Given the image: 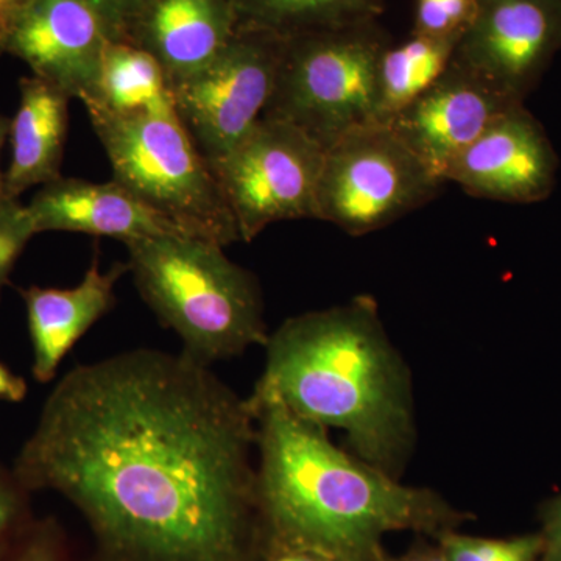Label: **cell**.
<instances>
[{
	"label": "cell",
	"instance_id": "cell-16",
	"mask_svg": "<svg viewBox=\"0 0 561 561\" xmlns=\"http://www.w3.org/2000/svg\"><path fill=\"white\" fill-rule=\"evenodd\" d=\"M128 264L103 272L98 257L72 289L32 286L21 290L32 342V373L49 382L77 342L114 306L117 280Z\"/></svg>",
	"mask_w": 561,
	"mask_h": 561
},
{
	"label": "cell",
	"instance_id": "cell-15",
	"mask_svg": "<svg viewBox=\"0 0 561 561\" xmlns=\"http://www.w3.org/2000/svg\"><path fill=\"white\" fill-rule=\"evenodd\" d=\"M236 35L232 0H149L128 41L153 55L175 83L208 65Z\"/></svg>",
	"mask_w": 561,
	"mask_h": 561
},
{
	"label": "cell",
	"instance_id": "cell-32",
	"mask_svg": "<svg viewBox=\"0 0 561 561\" xmlns=\"http://www.w3.org/2000/svg\"><path fill=\"white\" fill-rule=\"evenodd\" d=\"M11 119L5 116H0V151H2L3 144L10 135ZM0 198H3V173L0 172Z\"/></svg>",
	"mask_w": 561,
	"mask_h": 561
},
{
	"label": "cell",
	"instance_id": "cell-26",
	"mask_svg": "<svg viewBox=\"0 0 561 561\" xmlns=\"http://www.w3.org/2000/svg\"><path fill=\"white\" fill-rule=\"evenodd\" d=\"M27 491L18 481L14 472L0 467V540L16 523L22 508V493Z\"/></svg>",
	"mask_w": 561,
	"mask_h": 561
},
{
	"label": "cell",
	"instance_id": "cell-17",
	"mask_svg": "<svg viewBox=\"0 0 561 561\" xmlns=\"http://www.w3.org/2000/svg\"><path fill=\"white\" fill-rule=\"evenodd\" d=\"M21 103L11 119V164L3 173V198L61 176L69 127L70 98L38 77L20 81Z\"/></svg>",
	"mask_w": 561,
	"mask_h": 561
},
{
	"label": "cell",
	"instance_id": "cell-1",
	"mask_svg": "<svg viewBox=\"0 0 561 561\" xmlns=\"http://www.w3.org/2000/svg\"><path fill=\"white\" fill-rule=\"evenodd\" d=\"M256 434L210 368L133 350L62 376L13 472L77 505L108 561H257Z\"/></svg>",
	"mask_w": 561,
	"mask_h": 561
},
{
	"label": "cell",
	"instance_id": "cell-19",
	"mask_svg": "<svg viewBox=\"0 0 561 561\" xmlns=\"http://www.w3.org/2000/svg\"><path fill=\"white\" fill-rule=\"evenodd\" d=\"M238 31L280 41L312 33L371 24L383 13L382 0H232Z\"/></svg>",
	"mask_w": 561,
	"mask_h": 561
},
{
	"label": "cell",
	"instance_id": "cell-18",
	"mask_svg": "<svg viewBox=\"0 0 561 561\" xmlns=\"http://www.w3.org/2000/svg\"><path fill=\"white\" fill-rule=\"evenodd\" d=\"M80 101L88 113L116 117L176 114L168 73L153 55L130 41H111L98 79Z\"/></svg>",
	"mask_w": 561,
	"mask_h": 561
},
{
	"label": "cell",
	"instance_id": "cell-5",
	"mask_svg": "<svg viewBox=\"0 0 561 561\" xmlns=\"http://www.w3.org/2000/svg\"><path fill=\"white\" fill-rule=\"evenodd\" d=\"M88 114L114 180L195 238L241 241L213 169L176 114Z\"/></svg>",
	"mask_w": 561,
	"mask_h": 561
},
{
	"label": "cell",
	"instance_id": "cell-30",
	"mask_svg": "<svg viewBox=\"0 0 561 561\" xmlns=\"http://www.w3.org/2000/svg\"><path fill=\"white\" fill-rule=\"evenodd\" d=\"M381 561H448L435 538L420 537L419 541L400 557L386 553Z\"/></svg>",
	"mask_w": 561,
	"mask_h": 561
},
{
	"label": "cell",
	"instance_id": "cell-31",
	"mask_svg": "<svg viewBox=\"0 0 561 561\" xmlns=\"http://www.w3.org/2000/svg\"><path fill=\"white\" fill-rule=\"evenodd\" d=\"M27 397V382L0 362V401L21 402Z\"/></svg>",
	"mask_w": 561,
	"mask_h": 561
},
{
	"label": "cell",
	"instance_id": "cell-24",
	"mask_svg": "<svg viewBox=\"0 0 561 561\" xmlns=\"http://www.w3.org/2000/svg\"><path fill=\"white\" fill-rule=\"evenodd\" d=\"M105 22L111 39L128 41L135 22L149 0H87Z\"/></svg>",
	"mask_w": 561,
	"mask_h": 561
},
{
	"label": "cell",
	"instance_id": "cell-22",
	"mask_svg": "<svg viewBox=\"0 0 561 561\" xmlns=\"http://www.w3.org/2000/svg\"><path fill=\"white\" fill-rule=\"evenodd\" d=\"M476 13V0H416V35L460 41Z\"/></svg>",
	"mask_w": 561,
	"mask_h": 561
},
{
	"label": "cell",
	"instance_id": "cell-27",
	"mask_svg": "<svg viewBox=\"0 0 561 561\" xmlns=\"http://www.w3.org/2000/svg\"><path fill=\"white\" fill-rule=\"evenodd\" d=\"M11 561H62L58 538L49 527H44L25 541Z\"/></svg>",
	"mask_w": 561,
	"mask_h": 561
},
{
	"label": "cell",
	"instance_id": "cell-6",
	"mask_svg": "<svg viewBox=\"0 0 561 561\" xmlns=\"http://www.w3.org/2000/svg\"><path fill=\"white\" fill-rule=\"evenodd\" d=\"M387 46L376 22L284 41L264 117L300 128L324 150L350 133L381 124L378 70Z\"/></svg>",
	"mask_w": 561,
	"mask_h": 561
},
{
	"label": "cell",
	"instance_id": "cell-14",
	"mask_svg": "<svg viewBox=\"0 0 561 561\" xmlns=\"http://www.w3.org/2000/svg\"><path fill=\"white\" fill-rule=\"evenodd\" d=\"M36 234L72 231L127 243L160 236H191L113 180L60 179L44 184L27 205Z\"/></svg>",
	"mask_w": 561,
	"mask_h": 561
},
{
	"label": "cell",
	"instance_id": "cell-25",
	"mask_svg": "<svg viewBox=\"0 0 561 561\" xmlns=\"http://www.w3.org/2000/svg\"><path fill=\"white\" fill-rule=\"evenodd\" d=\"M545 541L542 561H561V493L542 502L538 511Z\"/></svg>",
	"mask_w": 561,
	"mask_h": 561
},
{
	"label": "cell",
	"instance_id": "cell-7",
	"mask_svg": "<svg viewBox=\"0 0 561 561\" xmlns=\"http://www.w3.org/2000/svg\"><path fill=\"white\" fill-rule=\"evenodd\" d=\"M443 184L389 125H370L324 151L319 220L359 238L426 205Z\"/></svg>",
	"mask_w": 561,
	"mask_h": 561
},
{
	"label": "cell",
	"instance_id": "cell-3",
	"mask_svg": "<svg viewBox=\"0 0 561 561\" xmlns=\"http://www.w3.org/2000/svg\"><path fill=\"white\" fill-rule=\"evenodd\" d=\"M264 348L251 401L342 431L350 453L402 478L416 445L412 373L371 297L291 317Z\"/></svg>",
	"mask_w": 561,
	"mask_h": 561
},
{
	"label": "cell",
	"instance_id": "cell-29",
	"mask_svg": "<svg viewBox=\"0 0 561 561\" xmlns=\"http://www.w3.org/2000/svg\"><path fill=\"white\" fill-rule=\"evenodd\" d=\"M261 557H264V561H331L328 557L313 552L311 549L276 541L262 542Z\"/></svg>",
	"mask_w": 561,
	"mask_h": 561
},
{
	"label": "cell",
	"instance_id": "cell-28",
	"mask_svg": "<svg viewBox=\"0 0 561 561\" xmlns=\"http://www.w3.org/2000/svg\"><path fill=\"white\" fill-rule=\"evenodd\" d=\"M35 0H0V57L5 55V46L11 33L20 24Z\"/></svg>",
	"mask_w": 561,
	"mask_h": 561
},
{
	"label": "cell",
	"instance_id": "cell-23",
	"mask_svg": "<svg viewBox=\"0 0 561 561\" xmlns=\"http://www.w3.org/2000/svg\"><path fill=\"white\" fill-rule=\"evenodd\" d=\"M36 234L27 206L18 198H0V294L25 245Z\"/></svg>",
	"mask_w": 561,
	"mask_h": 561
},
{
	"label": "cell",
	"instance_id": "cell-8",
	"mask_svg": "<svg viewBox=\"0 0 561 561\" xmlns=\"http://www.w3.org/2000/svg\"><path fill=\"white\" fill-rule=\"evenodd\" d=\"M324 151L300 128L262 117L213 168L241 241H253L278 221L319 220Z\"/></svg>",
	"mask_w": 561,
	"mask_h": 561
},
{
	"label": "cell",
	"instance_id": "cell-13",
	"mask_svg": "<svg viewBox=\"0 0 561 561\" xmlns=\"http://www.w3.org/2000/svg\"><path fill=\"white\" fill-rule=\"evenodd\" d=\"M111 41L105 22L87 0H35L11 33L5 54L80 101L98 79Z\"/></svg>",
	"mask_w": 561,
	"mask_h": 561
},
{
	"label": "cell",
	"instance_id": "cell-2",
	"mask_svg": "<svg viewBox=\"0 0 561 561\" xmlns=\"http://www.w3.org/2000/svg\"><path fill=\"white\" fill-rule=\"evenodd\" d=\"M250 402L262 542L311 549L331 560L381 561L386 535L437 538L474 518L437 491L405 485L339 448L327 430L278 402Z\"/></svg>",
	"mask_w": 561,
	"mask_h": 561
},
{
	"label": "cell",
	"instance_id": "cell-21",
	"mask_svg": "<svg viewBox=\"0 0 561 561\" xmlns=\"http://www.w3.org/2000/svg\"><path fill=\"white\" fill-rule=\"evenodd\" d=\"M438 545L448 561H542L545 541L540 530L511 538H485L443 531Z\"/></svg>",
	"mask_w": 561,
	"mask_h": 561
},
{
	"label": "cell",
	"instance_id": "cell-9",
	"mask_svg": "<svg viewBox=\"0 0 561 561\" xmlns=\"http://www.w3.org/2000/svg\"><path fill=\"white\" fill-rule=\"evenodd\" d=\"M283 47L273 36L238 31L208 65L172 83L176 116L210 169L264 117Z\"/></svg>",
	"mask_w": 561,
	"mask_h": 561
},
{
	"label": "cell",
	"instance_id": "cell-4",
	"mask_svg": "<svg viewBox=\"0 0 561 561\" xmlns=\"http://www.w3.org/2000/svg\"><path fill=\"white\" fill-rule=\"evenodd\" d=\"M142 300L183 343L187 359L210 368L268 341L264 300L253 273L225 247L195 236L125 243Z\"/></svg>",
	"mask_w": 561,
	"mask_h": 561
},
{
	"label": "cell",
	"instance_id": "cell-20",
	"mask_svg": "<svg viewBox=\"0 0 561 561\" xmlns=\"http://www.w3.org/2000/svg\"><path fill=\"white\" fill-rule=\"evenodd\" d=\"M459 41L412 33L398 46H387L378 70L379 119L387 125L400 111L430 90L451 66Z\"/></svg>",
	"mask_w": 561,
	"mask_h": 561
},
{
	"label": "cell",
	"instance_id": "cell-11",
	"mask_svg": "<svg viewBox=\"0 0 561 561\" xmlns=\"http://www.w3.org/2000/svg\"><path fill=\"white\" fill-rule=\"evenodd\" d=\"M559 157L540 122L524 103L497 117L445 173L468 195L483 201L530 205L556 187Z\"/></svg>",
	"mask_w": 561,
	"mask_h": 561
},
{
	"label": "cell",
	"instance_id": "cell-12",
	"mask_svg": "<svg viewBox=\"0 0 561 561\" xmlns=\"http://www.w3.org/2000/svg\"><path fill=\"white\" fill-rule=\"evenodd\" d=\"M519 103L453 61L430 90L387 125L445 183L454 160Z\"/></svg>",
	"mask_w": 561,
	"mask_h": 561
},
{
	"label": "cell",
	"instance_id": "cell-33",
	"mask_svg": "<svg viewBox=\"0 0 561 561\" xmlns=\"http://www.w3.org/2000/svg\"><path fill=\"white\" fill-rule=\"evenodd\" d=\"M331 561H360V560H351V559H334Z\"/></svg>",
	"mask_w": 561,
	"mask_h": 561
},
{
	"label": "cell",
	"instance_id": "cell-10",
	"mask_svg": "<svg viewBox=\"0 0 561 561\" xmlns=\"http://www.w3.org/2000/svg\"><path fill=\"white\" fill-rule=\"evenodd\" d=\"M561 50V0H476L454 62L523 102Z\"/></svg>",
	"mask_w": 561,
	"mask_h": 561
}]
</instances>
